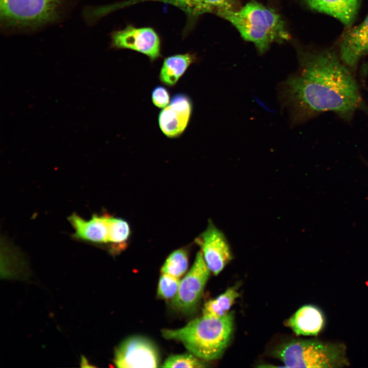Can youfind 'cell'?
<instances>
[{"label": "cell", "mask_w": 368, "mask_h": 368, "mask_svg": "<svg viewBox=\"0 0 368 368\" xmlns=\"http://www.w3.org/2000/svg\"><path fill=\"white\" fill-rule=\"evenodd\" d=\"M298 72L280 86L283 106L294 123L325 111L350 120L363 107L352 71L333 50L306 51L299 54Z\"/></svg>", "instance_id": "1"}, {"label": "cell", "mask_w": 368, "mask_h": 368, "mask_svg": "<svg viewBox=\"0 0 368 368\" xmlns=\"http://www.w3.org/2000/svg\"><path fill=\"white\" fill-rule=\"evenodd\" d=\"M233 314L215 318L202 315L184 327L164 329L163 336L181 342L192 354L200 359L213 360L220 358L231 340L233 330Z\"/></svg>", "instance_id": "2"}, {"label": "cell", "mask_w": 368, "mask_h": 368, "mask_svg": "<svg viewBox=\"0 0 368 368\" xmlns=\"http://www.w3.org/2000/svg\"><path fill=\"white\" fill-rule=\"evenodd\" d=\"M217 15L231 23L246 41L264 53L274 42L288 40L290 35L281 16L273 9L251 1L241 8L219 11Z\"/></svg>", "instance_id": "3"}, {"label": "cell", "mask_w": 368, "mask_h": 368, "mask_svg": "<svg viewBox=\"0 0 368 368\" xmlns=\"http://www.w3.org/2000/svg\"><path fill=\"white\" fill-rule=\"evenodd\" d=\"M73 0H0L1 24L5 30L29 31L60 20Z\"/></svg>", "instance_id": "4"}, {"label": "cell", "mask_w": 368, "mask_h": 368, "mask_svg": "<svg viewBox=\"0 0 368 368\" xmlns=\"http://www.w3.org/2000/svg\"><path fill=\"white\" fill-rule=\"evenodd\" d=\"M275 355L287 367H340L349 365L343 344L318 340H292L279 347Z\"/></svg>", "instance_id": "5"}, {"label": "cell", "mask_w": 368, "mask_h": 368, "mask_svg": "<svg viewBox=\"0 0 368 368\" xmlns=\"http://www.w3.org/2000/svg\"><path fill=\"white\" fill-rule=\"evenodd\" d=\"M211 271L201 251L197 252L192 267L180 281L177 294L172 299V305L183 312L192 311L202 295Z\"/></svg>", "instance_id": "6"}, {"label": "cell", "mask_w": 368, "mask_h": 368, "mask_svg": "<svg viewBox=\"0 0 368 368\" xmlns=\"http://www.w3.org/2000/svg\"><path fill=\"white\" fill-rule=\"evenodd\" d=\"M114 363L121 368L156 367L159 354L154 344L142 336H132L124 340L116 350Z\"/></svg>", "instance_id": "7"}, {"label": "cell", "mask_w": 368, "mask_h": 368, "mask_svg": "<svg viewBox=\"0 0 368 368\" xmlns=\"http://www.w3.org/2000/svg\"><path fill=\"white\" fill-rule=\"evenodd\" d=\"M111 44L116 49H130L147 56L154 61L160 55V42L156 32L150 28H136L131 25L114 31Z\"/></svg>", "instance_id": "8"}, {"label": "cell", "mask_w": 368, "mask_h": 368, "mask_svg": "<svg viewBox=\"0 0 368 368\" xmlns=\"http://www.w3.org/2000/svg\"><path fill=\"white\" fill-rule=\"evenodd\" d=\"M195 241L201 248L207 266L215 275L218 274L232 259L227 239L211 221Z\"/></svg>", "instance_id": "9"}, {"label": "cell", "mask_w": 368, "mask_h": 368, "mask_svg": "<svg viewBox=\"0 0 368 368\" xmlns=\"http://www.w3.org/2000/svg\"><path fill=\"white\" fill-rule=\"evenodd\" d=\"M192 111L188 96L182 94L174 95L158 116L159 126L164 134L171 138L180 135L187 127Z\"/></svg>", "instance_id": "10"}, {"label": "cell", "mask_w": 368, "mask_h": 368, "mask_svg": "<svg viewBox=\"0 0 368 368\" xmlns=\"http://www.w3.org/2000/svg\"><path fill=\"white\" fill-rule=\"evenodd\" d=\"M368 53V14L358 25L343 33L339 43V55L343 63L355 71L359 60Z\"/></svg>", "instance_id": "11"}, {"label": "cell", "mask_w": 368, "mask_h": 368, "mask_svg": "<svg viewBox=\"0 0 368 368\" xmlns=\"http://www.w3.org/2000/svg\"><path fill=\"white\" fill-rule=\"evenodd\" d=\"M109 216L106 213L94 214L87 220L75 213H73L68 217L74 230L72 237L95 245H108Z\"/></svg>", "instance_id": "12"}, {"label": "cell", "mask_w": 368, "mask_h": 368, "mask_svg": "<svg viewBox=\"0 0 368 368\" xmlns=\"http://www.w3.org/2000/svg\"><path fill=\"white\" fill-rule=\"evenodd\" d=\"M311 10L333 16L347 28L351 27L361 0H303Z\"/></svg>", "instance_id": "13"}, {"label": "cell", "mask_w": 368, "mask_h": 368, "mask_svg": "<svg viewBox=\"0 0 368 368\" xmlns=\"http://www.w3.org/2000/svg\"><path fill=\"white\" fill-rule=\"evenodd\" d=\"M325 324L323 312L312 305L302 306L286 321V325L298 335H317Z\"/></svg>", "instance_id": "14"}, {"label": "cell", "mask_w": 368, "mask_h": 368, "mask_svg": "<svg viewBox=\"0 0 368 368\" xmlns=\"http://www.w3.org/2000/svg\"><path fill=\"white\" fill-rule=\"evenodd\" d=\"M193 54L187 53L171 56L165 59L159 74L160 81L173 86L194 61Z\"/></svg>", "instance_id": "15"}, {"label": "cell", "mask_w": 368, "mask_h": 368, "mask_svg": "<svg viewBox=\"0 0 368 368\" xmlns=\"http://www.w3.org/2000/svg\"><path fill=\"white\" fill-rule=\"evenodd\" d=\"M239 294L235 287L228 288L224 293L215 299L207 302L202 309V315L220 318L229 312L232 306Z\"/></svg>", "instance_id": "16"}, {"label": "cell", "mask_w": 368, "mask_h": 368, "mask_svg": "<svg viewBox=\"0 0 368 368\" xmlns=\"http://www.w3.org/2000/svg\"><path fill=\"white\" fill-rule=\"evenodd\" d=\"M182 2L185 6L195 16L210 12L216 14L220 10L238 9L236 0H182Z\"/></svg>", "instance_id": "17"}, {"label": "cell", "mask_w": 368, "mask_h": 368, "mask_svg": "<svg viewBox=\"0 0 368 368\" xmlns=\"http://www.w3.org/2000/svg\"><path fill=\"white\" fill-rule=\"evenodd\" d=\"M108 245L113 251L123 249L130 234L128 223L122 219L109 216Z\"/></svg>", "instance_id": "18"}, {"label": "cell", "mask_w": 368, "mask_h": 368, "mask_svg": "<svg viewBox=\"0 0 368 368\" xmlns=\"http://www.w3.org/2000/svg\"><path fill=\"white\" fill-rule=\"evenodd\" d=\"M188 259L187 249L182 248L175 250L166 260L161 268V272L179 278L187 270Z\"/></svg>", "instance_id": "19"}, {"label": "cell", "mask_w": 368, "mask_h": 368, "mask_svg": "<svg viewBox=\"0 0 368 368\" xmlns=\"http://www.w3.org/2000/svg\"><path fill=\"white\" fill-rule=\"evenodd\" d=\"M163 367H204L205 363L200 358L190 353L172 355L161 366Z\"/></svg>", "instance_id": "20"}, {"label": "cell", "mask_w": 368, "mask_h": 368, "mask_svg": "<svg viewBox=\"0 0 368 368\" xmlns=\"http://www.w3.org/2000/svg\"><path fill=\"white\" fill-rule=\"evenodd\" d=\"M180 282L179 278L162 273L158 284V296L164 299H173L177 293Z\"/></svg>", "instance_id": "21"}, {"label": "cell", "mask_w": 368, "mask_h": 368, "mask_svg": "<svg viewBox=\"0 0 368 368\" xmlns=\"http://www.w3.org/2000/svg\"><path fill=\"white\" fill-rule=\"evenodd\" d=\"M152 100L156 107H166L170 102V95L168 90L165 87L156 86L152 91Z\"/></svg>", "instance_id": "22"}]
</instances>
